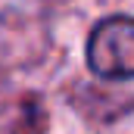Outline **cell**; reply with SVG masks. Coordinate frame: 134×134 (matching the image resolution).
<instances>
[{
    "mask_svg": "<svg viewBox=\"0 0 134 134\" xmlns=\"http://www.w3.org/2000/svg\"><path fill=\"white\" fill-rule=\"evenodd\" d=\"M87 69L106 81L134 78V16H109L87 37Z\"/></svg>",
    "mask_w": 134,
    "mask_h": 134,
    "instance_id": "obj_1",
    "label": "cell"
}]
</instances>
